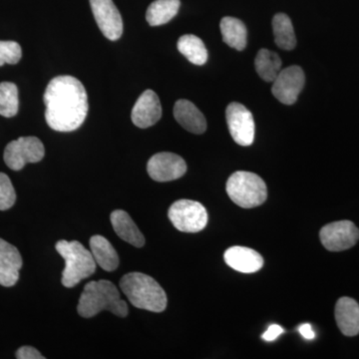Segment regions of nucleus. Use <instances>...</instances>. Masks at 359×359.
<instances>
[{
	"mask_svg": "<svg viewBox=\"0 0 359 359\" xmlns=\"http://www.w3.org/2000/svg\"><path fill=\"white\" fill-rule=\"evenodd\" d=\"M45 119L51 129L72 132L83 124L88 113V96L83 84L75 77L57 76L44 93Z\"/></svg>",
	"mask_w": 359,
	"mask_h": 359,
	"instance_id": "f257e3e1",
	"label": "nucleus"
},
{
	"mask_svg": "<svg viewBox=\"0 0 359 359\" xmlns=\"http://www.w3.org/2000/svg\"><path fill=\"white\" fill-rule=\"evenodd\" d=\"M102 311H111L120 318H126L129 311L112 282L101 280L86 283L78 302V313L82 318H90Z\"/></svg>",
	"mask_w": 359,
	"mask_h": 359,
	"instance_id": "f03ea898",
	"label": "nucleus"
},
{
	"mask_svg": "<svg viewBox=\"0 0 359 359\" xmlns=\"http://www.w3.org/2000/svg\"><path fill=\"white\" fill-rule=\"evenodd\" d=\"M120 287L135 308L162 313L167 308V295L152 276L130 273L120 280Z\"/></svg>",
	"mask_w": 359,
	"mask_h": 359,
	"instance_id": "7ed1b4c3",
	"label": "nucleus"
},
{
	"mask_svg": "<svg viewBox=\"0 0 359 359\" xmlns=\"http://www.w3.org/2000/svg\"><path fill=\"white\" fill-rule=\"evenodd\" d=\"M55 249L65 262L61 280L65 287H75L82 280L95 273L96 262L91 250H87L81 243L61 240L56 243Z\"/></svg>",
	"mask_w": 359,
	"mask_h": 359,
	"instance_id": "20e7f679",
	"label": "nucleus"
},
{
	"mask_svg": "<svg viewBox=\"0 0 359 359\" xmlns=\"http://www.w3.org/2000/svg\"><path fill=\"white\" fill-rule=\"evenodd\" d=\"M226 189L230 199L244 209L259 207L268 198L264 180L250 172L238 171L231 175Z\"/></svg>",
	"mask_w": 359,
	"mask_h": 359,
	"instance_id": "39448f33",
	"label": "nucleus"
},
{
	"mask_svg": "<svg viewBox=\"0 0 359 359\" xmlns=\"http://www.w3.org/2000/svg\"><path fill=\"white\" fill-rule=\"evenodd\" d=\"M170 221L183 233H199L208 224V212L204 205L192 200H179L170 207Z\"/></svg>",
	"mask_w": 359,
	"mask_h": 359,
	"instance_id": "423d86ee",
	"label": "nucleus"
},
{
	"mask_svg": "<svg viewBox=\"0 0 359 359\" xmlns=\"http://www.w3.org/2000/svg\"><path fill=\"white\" fill-rule=\"evenodd\" d=\"M44 146L36 137H20L11 142L4 150V159L7 167L20 171L27 163H37L43 159Z\"/></svg>",
	"mask_w": 359,
	"mask_h": 359,
	"instance_id": "0eeeda50",
	"label": "nucleus"
},
{
	"mask_svg": "<svg viewBox=\"0 0 359 359\" xmlns=\"http://www.w3.org/2000/svg\"><path fill=\"white\" fill-rule=\"evenodd\" d=\"M321 244L330 252L351 249L359 241V230L351 221L334 222L320 230Z\"/></svg>",
	"mask_w": 359,
	"mask_h": 359,
	"instance_id": "6e6552de",
	"label": "nucleus"
},
{
	"mask_svg": "<svg viewBox=\"0 0 359 359\" xmlns=\"http://www.w3.org/2000/svg\"><path fill=\"white\" fill-rule=\"evenodd\" d=\"M231 138L240 146H250L255 139V120L252 113L240 103H231L226 110Z\"/></svg>",
	"mask_w": 359,
	"mask_h": 359,
	"instance_id": "1a4fd4ad",
	"label": "nucleus"
},
{
	"mask_svg": "<svg viewBox=\"0 0 359 359\" xmlns=\"http://www.w3.org/2000/svg\"><path fill=\"white\" fill-rule=\"evenodd\" d=\"M304 81L306 77L302 68L299 66H290L278 73L273 82L271 92L280 102L292 105L297 102L299 93L304 89Z\"/></svg>",
	"mask_w": 359,
	"mask_h": 359,
	"instance_id": "9d476101",
	"label": "nucleus"
},
{
	"mask_svg": "<svg viewBox=\"0 0 359 359\" xmlns=\"http://www.w3.org/2000/svg\"><path fill=\"white\" fill-rule=\"evenodd\" d=\"M92 13L106 39L118 40L123 33L121 14L112 0H89Z\"/></svg>",
	"mask_w": 359,
	"mask_h": 359,
	"instance_id": "9b49d317",
	"label": "nucleus"
},
{
	"mask_svg": "<svg viewBox=\"0 0 359 359\" xmlns=\"http://www.w3.org/2000/svg\"><path fill=\"white\" fill-rule=\"evenodd\" d=\"M147 171L156 182L174 181L186 174L187 164L183 158L174 153H158L149 160Z\"/></svg>",
	"mask_w": 359,
	"mask_h": 359,
	"instance_id": "f8f14e48",
	"label": "nucleus"
},
{
	"mask_svg": "<svg viewBox=\"0 0 359 359\" xmlns=\"http://www.w3.org/2000/svg\"><path fill=\"white\" fill-rule=\"evenodd\" d=\"M162 117V106L159 97L153 90H146L132 110V122L142 129L149 128L159 121Z\"/></svg>",
	"mask_w": 359,
	"mask_h": 359,
	"instance_id": "ddd939ff",
	"label": "nucleus"
},
{
	"mask_svg": "<svg viewBox=\"0 0 359 359\" xmlns=\"http://www.w3.org/2000/svg\"><path fill=\"white\" fill-rule=\"evenodd\" d=\"M22 257L20 250L0 238V285L13 287L20 280Z\"/></svg>",
	"mask_w": 359,
	"mask_h": 359,
	"instance_id": "4468645a",
	"label": "nucleus"
},
{
	"mask_svg": "<svg viewBox=\"0 0 359 359\" xmlns=\"http://www.w3.org/2000/svg\"><path fill=\"white\" fill-rule=\"evenodd\" d=\"M224 262L235 271L254 273L264 266V259L256 250L245 247H231L224 252Z\"/></svg>",
	"mask_w": 359,
	"mask_h": 359,
	"instance_id": "2eb2a0df",
	"label": "nucleus"
},
{
	"mask_svg": "<svg viewBox=\"0 0 359 359\" xmlns=\"http://www.w3.org/2000/svg\"><path fill=\"white\" fill-rule=\"evenodd\" d=\"M335 320L346 337L359 334V304L351 297H340L335 306Z\"/></svg>",
	"mask_w": 359,
	"mask_h": 359,
	"instance_id": "dca6fc26",
	"label": "nucleus"
},
{
	"mask_svg": "<svg viewBox=\"0 0 359 359\" xmlns=\"http://www.w3.org/2000/svg\"><path fill=\"white\" fill-rule=\"evenodd\" d=\"M174 117L177 122L193 134H203L207 130L205 116L191 101L181 99L174 106Z\"/></svg>",
	"mask_w": 359,
	"mask_h": 359,
	"instance_id": "f3484780",
	"label": "nucleus"
},
{
	"mask_svg": "<svg viewBox=\"0 0 359 359\" xmlns=\"http://www.w3.org/2000/svg\"><path fill=\"white\" fill-rule=\"evenodd\" d=\"M110 221L118 237L134 247H144L145 238L128 212L123 210H116L110 215Z\"/></svg>",
	"mask_w": 359,
	"mask_h": 359,
	"instance_id": "a211bd4d",
	"label": "nucleus"
},
{
	"mask_svg": "<svg viewBox=\"0 0 359 359\" xmlns=\"http://www.w3.org/2000/svg\"><path fill=\"white\" fill-rule=\"evenodd\" d=\"M90 250L96 264L106 271H113L120 264L119 256L109 241L103 236L95 235L90 238Z\"/></svg>",
	"mask_w": 359,
	"mask_h": 359,
	"instance_id": "6ab92c4d",
	"label": "nucleus"
},
{
	"mask_svg": "<svg viewBox=\"0 0 359 359\" xmlns=\"http://www.w3.org/2000/svg\"><path fill=\"white\" fill-rule=\"evenodd\" d=\"M222 36L224 43L238 51L244 50L247 46V27L243 21L235 18H224L221 21Z\"/></svg>",
	"mask_w": 359,
	"mask_h": 359,
	"instance_id": "aec40b11",
	"label": "nucleus"
},
{
	"mask_svg": "<svg viewBox=\"0 0 359 359\" xmlns=\"http://www.w3.org/2000/svg\"><path fill=\"white\" fill-rule=\"evenodd\" d=\"M180 0H155L148 7L146 20L151 26L166 25L178 13Z\"/></svg>",
	"mask_w": 359,
	"mask_h": 359,
	"instance_id": "412c9836",
	"label": "nucleus"
},
{
	"mask_svg": "<svg viewBox=\"0 0 359 359\" xmlns=\"http://www.w3.org/2000/svg\"><path fill=\"white\" fill-rule=\"evenodd\" d=\"M178 50L191 63L195 65H204L208 60V50L204 42L193 34L183 35L177 43Z\"/></svg>",
	"mask_w": 359,
	"mask_h": 359,
	"instance_id": "4be33fe9",
	"label": "nucleus"
},
{
	"mask_svg": "<svg viewBox=\"0 0 359 359\" xmlns=\"http://www.w3.org/2000/svg\"><path fill=\"white\" fill-rule=\"evenodd\" d=\"M255 66L257 74L264 81L273 82L282 71V60L276 52L264 48L257 53Z\"/></svg>",
	"mask_w": 359,
	"mask_h": 359,
	"instance_id": "5701e85b",
	"label": "nucleus"
},
{
	"mask_svg": "<svg viewBox=\"0 0 359 359\" xmlns=\"http://www.w3.org/2000/svg\"><path fill=\"white\" fill-rule=\"evenodd\" d=\"M273 34L276 44L283 50H292L297 45L294 26L287 14L278 13L273 16Z\"/></svg>",
	"mask_w": 359,
	"mask_h": 359,
	"instance_id": "b1692460",
	"label": "nucleus"
},
{
	"mask_svg": "<svg viewBox=\"0 0 359 359\" xmlns=\"http://www.w3.org/2000/svg\"><path fill=\"white\" fill-rule=\"evenodd\" d=\"M20 107L18 89L11 82L0 83V115L11 118L18 114Z\"/></svg>",
	"mask_w": 359,
	"mask_h": 359,
	"instance_id": "393cba45",
	"label": "nucleus"
},
{
	"mask_svg": "<svg viewBox=\"0 0 359 359\" xmlns=\"http://www.w3.org/2000/svg\"><path fill=\"white\" fill-rule=\"evenodd\" d=\"M16 194L7 175L0 173V211H6L15 204Z\"/></svg>",
	"mask_w": 359,
	"mask_h": 359,
	"instance_id": "a878e982",
	"label": "nucleus"
},
{
	"mask_svg": "<svg viewBox=\"0 0 359 359\" xmlns=\"http://www.w3.org/2000/svg\"><path fill=\"white\" fill-rule=\"evenodd\" d=\"M22 56L20 45L15 41H0V66L16 65Z\"/></svg>",
	"mask_w": 359,
	"mask_h": 359,
	"instance_id": "bb28decb",
	"label": "nucleus"
},
{
	"mask_svg": "<svg viewBox=\"0 0 359 359\" xmlns=\"http://www.w3.org/2000/svg\"><path fill=\"white\" fill-rule=\"evenodd\" d=\"M18 359H44V356L37 349L32 346H22L16 351Z\"/></svg>",
	"mask_w": 359,
	"mask_h": 359,
	"instance_id": "cd10ccee",
	"label": "nucleus"
},
{
	"mask_svg": "<svg viewBox=\"0 0 359 359\" xmlns=\"http://www.w3.org/2000/svg\"><path fill=\"white\" fill-rule=\"evenodd\" d=\"M283 332V327H280V325H269L268 330L263 334V339L266 340V341H273V340L278 339Z\"/></svg>",
	"mask_w": 359,
	"mask_h": 359,
	"instance_id": "c85d7f7f",
	"label": "nucleus"
},
{
	"mask_svg": "<svg viewBox=\"0 0 359 359\" xmlns=\"http://www.w3.org/2000/svg\"><path fill=\"white\" fill-rule=\"evenodd\" d=\"M299 332L306 339L311 340L316 337L313 327L309 323H304V325H299Z\"/></svg>",
	"mask_w": 359,
	"mask_h": 359,
	"instance_id": "c756f323",
	"label": "nucleus"
}]
</instances>
